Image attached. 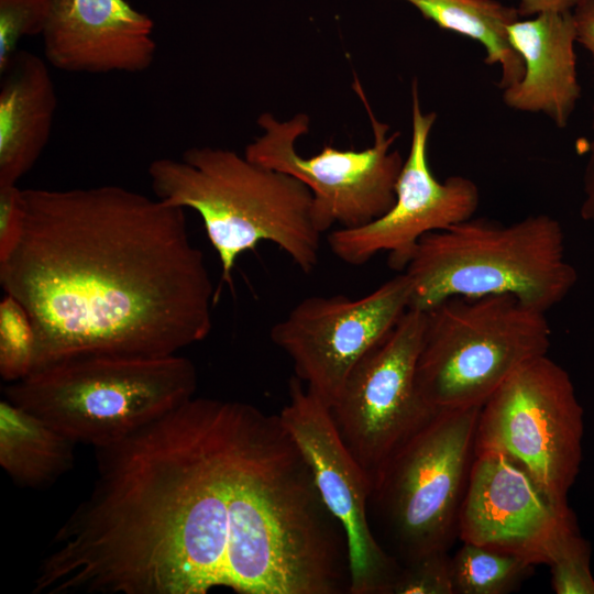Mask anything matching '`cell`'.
<instances>
[{
	"instance_id": "1",
	"label": "cell",
	"mask_w": 594,
	"mask_h": 594,
	"mask_svg": "<svg viewBox=\"0 0 594 594\" xmlns=\"http://www.w3.org/2000/svg\"><path fill=\"white\" fill-rule=\"evenodd\" d=\"M33 594H315L340 528L278 415L193 397L109 447Z\"/></svg>"
},
{
	"instance_id": "20",
	"label": "cell",
	"mask_w": 594,
	"mask_h": 594,
	"mask_svg": "<svg viewBox=\"0 0 594 594\" xmlns=\"http://www.w3.org/2000/svg\"><path fill=\"white\" fill-rule=\"evenodd\" d=\"M535 565L515 556L473 543L451 557L454 594H506L528 578Z\"/></svg>"
},
{
	"instance_id": "23",
	"label": "cell",
	"mask_w": 594,
	"mask_h": 594,
	"mask_svg": "<svg viewBox=\"0 0 594 594\" xmlns=\"http://www.w3.org/2000/svg\"><path fill=\"white\" fill-rule=\"evenodd\" d=\"M391 594H454L449 552L435 551L400 564Z\"/></svg>"
},
{
	"instance_id": "10",
	"label": "cell",
	"mask_w": 594,
	"mask_h": 594,
	"mask_svg": "<svg viewBox=\"0 0 594 594\" xmlns=\"http://www.w3.org/2000/svg\"><path fill=\"white\" fill-rule=\"evenodd\" d=\"M426 312L408 308L352 369L330 407L337 429L372 483L387 460L435 415L416 369Z\"/></svg>"
},
{
	"instance_id": "14",
	"label": "cell",
	"mask_w": 594,
	"mask_h": 594,
	"mask_svg": "<svg viewBox=\"0 0 594 594\" xmlns=\"http://www.w3.org/2000/svg\"><path fill=\"white\" fill-rule=\"evenodd\" d=\"M578 534L572 509L553 504L509 455L474 452L458 522L462 542L549 565Z\"/></svg>"
},
{
	"instance_id": "4",
	"label": "cell",
	"mask_w": 594,
	"mask_h": 594,
	"mask_svg": "<svg viewBox=\"0 0 594 594\" xmlns=\"http://www.w3.org/2000/svg\"><path fill=\"white\" fill-rule=\"evenodd\" d=\"M409 308L428 311L463 296L510 295L547 311L574 287L560 222L544 213L505 224L470 218L424 235L404 268Z\"/></svg>"
},
{
	"instance_id": "12",
	"label": "cell",
	"mask_w": 594,
	"mask_h": 594,
	"mask_svg": "<svg viewBox=\"0 0 594 594\" xmlns=\"http://www.w3.org/2000/svg\"><path fill=\"white\" fill-rule=\"evenodd\" d=\"M409 300L410 283L403 272L361 298H304L270 336L289 356L295 376L331 407L352 369L395 327Z\"/></svg>"
},
{
	"instance_id": "16",
	"label": "cell",
	"mask_w": 594,
	"mask_h": 594,
	"mask_svg": "<svg viewBox=\"0 0 594 594\" xmlns=\"http://www.w3.org/2000/svg\"><path fill=\"white\" fill-rule=\"evenodd\" d=\"M508 41L524 63V76L503 89L504 103L519 112L543 113L564 129L581 97L573 11H548L517 20Z\"/></svg>"
},
{
	"instance_id": "5",
	"label": "cell",
	"mask_w": 594,
	"mask_h": 594,
	"mask_svg": "<svg viewBox=\"0 0 594 594\" xmlns=\"http://www.w3.org/2000/svg\"><path fill=\"white\" fill-rule=\"evenodd\" d=\"M194 363L164 356L90 354L61 360L7 383L3 398L76 444L118 443L195 397Z\"/></svg>"
},
{
	"instance_id": "24",
	"label": "cell",
	"mask_w": 594,
	"mask_h": 594,
	"mask_svg": "<svg viewBox=\"0 0 594 594\" xmlns=\"http://www.w3.org/2000/svg\"><path fill=\"white\" fill-rule=\"evenodd\" d=\"M551 586L557 594H594L591 546L575 535L549 564Z\"/></svg>"
},
{
	"instance_id": "21",
	"label": "cell",
	"mask_w": 594,
	"mask_h": 594,
	"mask_svg": "<svg viewBox=\"0 0 594 594\" xmlns=\"http://www.w3.org/2000/svg\"><path fill=\"white\" fill-rule=\"evenodd\" d=\"M35 330L25 307L4 294L0 302V373L7 383L26 377L34 366Z\"/></svg>"
},
{
	"instance_id": "2",
	"label": "cell",
	"mask_w": 594,
	"mask_h": 594,
	"mask_svg": "<svg viewBox=\"0 0 594 594\" xmlns=\"http://www.w3.org/2000/svg\"><path fill=\"white\" fill-rule=\"evenodd\" d=\"M22 197L0 284L32 319L33 371L90 354H177L209 334L213 285L184 208L116 185Z\"/></svg>"
},
{
	"instance_id": "15",
	"label": "cell",
	"mask_w": 594,
	"mask_h": 594,
	"mask_svg": "<svg viewBox=\"0 0 594 594\" xmlns=\"http://www.w3.org/2000/svg\"><path fill=\"white\" fill-rule=\"evenodd\" d=\"M44 55L69 73H140L155 58L153 20L125 0H54Z\"/></svg>"
},
{
	"instance_id": "28",
	"label": "cell",
	"mask_w": 594,
	"mask_h": 594,
	"mask_svg": "<svg viewBox=\"0 0 594 594\" xmlns=\"http://www.w3.org/2000/svg\"><path fill=\"white\" fill-rule=\"evenodd\" d=\"M578 0H519L520 16H532L548 11L573 10Z\"/></svg>"
},
{
	"instance_id": "27",
	"label": "cell",
	"mask_w": 594,
	"mask_h": 594,
	"mask_svg": "<svg viewBox=\"0 0 594 594\" xmlns=\"http://www.w3.org/2000/svg\"><path fill=\"white\" fill-rule=\"evenodd\" d=\"M593 139L587 145V156L583 173V200L581 204V217L594 227V105L592 107Z\"/></svg>"
},
{
	"instance_id": "13",
	"label": "cell",
	"mask_w": 594,
	"mask_h": 594,
	"mask_svg": "<svg viewBox=\"0 0 594 594\" xmlns=\"http://www.w3.org/2000/svg\"><path fill=\"white\" fill-rule=\"evenodd\" d=\"M436 120V112H422L418 82L414 79L411 142L396 183L395 202L370 223L333 230L328 235V244L338 258L350 265H362L385 252L389 266L404 271L424 235L474 216L480 202L476 184L459 175L440 182L431 172L428 142Z\"/></svg>"
},
{
	"instance_id": "18",
	"label": "cell",
	"mask_w": 594,
	"mask_h": 594,
	"mask_svg": "<svg viewBox=\"0 0 594 594\" xmlns=\"http://www.w3.org/2000/svg\"><path fill=\"white\" fill-rule=\"evenodd\" d=\"M72 440L7 399L0 402V465L25 488H43L68 473L75 463Z\"/></svg>"
},
{
	"instance_id": "17",
	"label": "cell",
	"mask_w": 594,
	"mask_h": 594,
	"mask_svg": "<svg viewBox=\"0 0 594 594\" xmlns=\"http://www.w3.org/2000/svg\"><path fill=\"white\" fill-rule=\"evenodd\" d=\"M0 88V187L16 185L48 143L57 97L46 63L18 51Z\"/></svg>"
},
{
	"instance_id": "8",
	"label": "cell",
	"mask_w": 594,
	"mask_h": 594,
	"mask_svg": "<svg viewBox=\"0 0 594 594\" xmlns=\"http://www.w3.org/2000/svg\"><path fill=\"white\" fill-rule=\"evenodd\" d=\"M583 435L584 411L572 380L544 354L521 365L482 406L474 452L506 453L553 504L566 507Z\"/></svg>"
},
{
	"instance_id": "7",
	"label": "cell",
	"mask_w": 594,
	"mask_h": 594,
	"mask_svg": "<svg viewBox=\"0 0 594 594\" xmlns=\"http://www.w3.org/2000/svg\"><path fill=\"white\" fill-rule=\"evenodd\" d=\"M481 408L437 411L374 477L370 520L376 516L400 564L449 551L458 536Z\"/></svg>"
},
{
	"instance_id": "25",
	"label": "cell",
	"mask_w": 594,
	"mask_h": 594,
	"mask_svg": "<svg viewBox=\"0 0 594 594\" xmlns=\"http://www.w3.org/2000/svg\"><path fill=\"white\" fill-rule=\"evenodd\" d=\"M25 211L22 189L16 185L0 187V262L6 260L18 245Z\"/></svg>"
},
{
	"instance_id": "3",
	"label": "cell",
	"mask_w": 594,
	"mask_h": 594,
	"mask_svg": "<svg viewBox=\"0 0 594 594\" xmlns=\"http://www.w3.org/2000/svg\"><path fill=\"white\" fill-rule=\"evenodd\" d=\"M147 173L156 198L199 213L223 282L231 284L238 257L263 241L280 248L304 273L317 266L322 233L314 222L312 195L295 177L210 146L155 160Z\"/></svg>"
},
{
	"instance_id": "22",
	"label": "cell",
	"mask_w": 594,
	"mask_h": 594,
	"mask_svg": "<svg viewBox=\"0 0 594 594\" xmlns=\"http://www.w3.org/2000/svg\"><path fill=\"white\" fill-rule=\"evenodd\" d=\"M54 0H0V73L24 36L43 34Z\"/></svg>"
},
{
	"instance_id": "26",
	"label": "cell",
	"mask_w": 594,
	"mask_h": 594,
	"mask_svg": "<svg viewBox=\"0 0 594 594\" xmlns=\"http://www.w3.org/2000/svg\"><path fill=\"white\" fill-rule=\"evenodd\" d=\"M572 11L576 24V42L590 53L594 62V0H578Z\"/></svg>"
},
{
	"instance_id": "9",
	"label": "cell",
	"mask_w": 594,
	"mask_h": 594,
	"mask_svg": "<svg viewBox=\"0 0 594 594\" xmlns=\"http://www.w3.org/2000/svg\"><path fill=\"white\" fill-rule=\"evenodd\" d=\"M353 89L370 118L372 146L353 151L327 144L320 153L305 158L296 142L308 132L309 117L297 113L280 121L265 112L257 119L263 134L244 152L251 162L288 174L308 187L314 222L321 233L336 223L358 228L385 215L395 202L404 164L399 152L391 150L399 133H389V127L375 117L356 77Z\"/></svg>"
},
{
	"instance_id": "6",
	"label": "cell",
	"mask_w": 594,
	"mask_h": 594,
	"mask_svg": "<svg viewBox=\"0 0 594 594\" xmlns=\"http://www.w3.org/2000/svg\"><path fill=\"white\" fill-rule=\"evenodd\" d=\"M546 312L510 295L451 297L426 311L417 389L433 411L482 407L521 365L547 354Z\"/></svg>"
},
{
	"instance_id": "11",
	"label": "cell",
	"mask_w": 594,
	"mask_h": 594,
	"mask_svg": "<svg viewBox=\"0 0 594 594\" xmlns=\"http://www.w3.org/2000/svg\"><path fill=\"white\" fill-rule=\"evenodd\" d=\"M279 419L309 466L317 490L342 526L349 550V594H391L400 563L376 538L369 502L372 481L342 440L330 407L295 375Z\"/></svg>"
},
{
	"instance_id": "19",
	"label": "cell",
	"mask_w": 594,
	"mask_h": 594,
	"mask_svg": "<svg viewBox=\"0 0 594 594\" xmlns=\"http://www.w3.org/2000/svg\"><path fill=\"white\" fill-rule=\"evenodd\" d=\"M440 29L479 42L486 52L484 63L498 65L501 89L524 76V63L508 41L507 29L520 19L518 9L497 0H403Z\"/></svg>"
}]
</instances>
